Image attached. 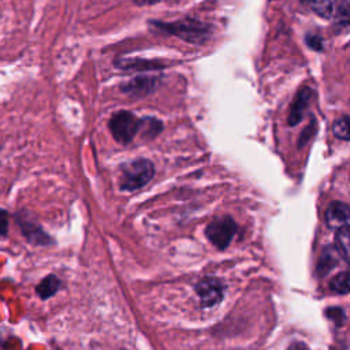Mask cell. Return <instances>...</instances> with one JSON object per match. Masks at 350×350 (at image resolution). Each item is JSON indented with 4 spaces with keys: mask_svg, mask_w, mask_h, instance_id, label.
<instances>
[{
    "mask_svg": "<svg viewBox=\"0 0 350 350\" xmlns=\"http://www.w3.org/2000/svg\"><path fill=\"white\" fill-rule=\"evenodd\" d=\"M160 0H134V3H137L138 5H148V4H153L157 3Z\"/></svg>",
    "mask_w": 350,
    "mask_h": 350,
    "instance_id": "cell-23",
    "label": "cell"
},
{
    "mask_svg": "<svg viewBox=\"0 0 350 350\" xmlns=\"http://www.w3.org/2000/svg\"><path fill=\"white\" fill-rule=\"evenodd\" d=\"M139 130L145 137L154 138L163 130V123L154 118L139 119Z\"/></svg>",
    "mask_w": 350,
    "mask_h": 350,
    "instance_id": "cell-15",
    "label": "cell"
},
{
    "mask_svg": "<svg viewBox=\"0 0 350 350\" xmlns=\"http://www.w3.org/2000/svg\"><path fill=\"white\" fill-rule=\"evenodd\" d=\"M335 250L345 262L349 261V249H350V230L349 226H343L336 230L335 234Z\"/></svg>",
    "mask_w": 350,
    "mask_h": 350,
    "instance_id": "cell-14",
    "label": "cell"
},
{
    "mask_svg": "<svg viewBox=\"0 0 350 350\" xmlns=\"http://www.w3.org/2000/svg\"><path fill=\"white\" fill-rule=\"evenodd\" d=\"M334 25L336 30L340 33L349 29L350 22V5L347 0H335L332 3V14Z\"/></svg>",
    "mask_w": 350,
    "mask_h": 350,
    "instance_id": "cell-10",
    "label": "cell"
},
{
    "mask_svg": "<svg viewBox=\"0 0 350 350\" xmlns=\"http://www.w3.org/2000/svg\"><path fill=\"white\" fill-rule=\"evenodd\" d=\"M8 234V212L0 208V239L5 238Z\"/></svg>",
    "mask_w": 350,
    "mask_h": 350,
    "instance_id": "cell-22",
    "label": "cell"
},
{
    "mask_svg": "<svg viewBox=\"0 0 350 350\" xmlns=\"http://www.w3.org/2000/svg\"><path fill=\"white\" fill-rule=\"evenodd\" d=\"M350 208L346 202L332 201L325 211V223L329 228L338 230L343 226H349Z\"/></svg>",
    "mask_w": 350,
    "mask_h": 350,
    "instance_id": "cell-8",
    "label": "cell"
},
{
    "mask_svg": "<svg viewBox=\"0 0 350 350\" xmlns=\"http://www.w3.org/2000/svg\"><path fill=\"white\" fill-rule=\"evenodd\" d=\"M314 133H316V123H314V120L312 119L310 124L302 131V134H301V137H299V141H298V146H299V148L304 146V145L310 139V137H312Z\"/></svg>",
    "mask_w": 350,
    "mask_h": 350,
    "instance_id": "cell-21",
    "label": "cell"
},
{
    "mask_svg": "<svg viewBox=\"0 0 350 350\" xmlns=\"http://www.w3.org/2000/svg\"><path fill=\"white\" fill-rule=\"evenodd\" d=\"M15 220L29 243L41 245V246H48L53 243V239L44 231V228L40 226V223L29 211L22 209L16 212Z\"/></svg>",
    "mask_w": 350,
    "mask_h": 350,
    "instance_id": "cell-5",
    "label": "cell"
},
{
    "mask_svg": "<svg viewBox=\"0 0 350 350\" xmlns=\"http://www.w3.org/2000/svg\"><path fill=\"white\" fill-rule=\"evenodd\" d=\"M116 64H118L116 67L123 70H142V71L159 70L164 67L163 63H159L154 60H142V59H122Z\"/></svg>",
    "mask_w": 350,
    "mask_h": 350,
    "instance_id": "cell-13",
    "label": "cell"
},
{
    "mask_svg": "<svg viewBox=\"0 0 350 350\" xmlns=\"http://www.w3.org/2000/svg\"><path fill=\"white\" fill-rule=\"evenodd\" d=\"M305 41L309 48H312L314 51H323V38L319 34L309 33V34H306Z\"/></svg>",
    "mask_w": 350,
    "mask_h": 350,
    "instance_id": "cell-20",
    "label": "cell"
},
{
    "mask_svg": "<svg viewBox=\"0 0 350 350\" xmlns=\"http://www.w3.org/2000/svg\"><path fill=\"white\" fill-rule=\"evenodd\" d=\"M332 131L334 134L343 141H349L350 134H349V116L343 115L342 118L336 119L334 126H332Z\"/></svg>",
    "mask_w": 350,
    "mask_h": 350,
    "instance_id": "cell-18",
    "label": "cell"
},
{
    "mask_svg": "<svg viewBox=\"0 0 350 350\" xmlns=\"http://www.w3.org/2000/svg\"><path fill=\"white\" fill-rule=\"evenodd\" d=\"M149 26L157 31L175 36L190 44H204L212 34V27L197 19H180L175 22L149 21Z\"/></svg>",
    "mask_w": 350,
    "mask_h": 350,
    "instance_id": "cell-1",
    "label": "cell"
},
{
    "mask_svg": "<svg viewBox=\"0 0 350 350\" xmlns=\"http://www.w3.org/2000/svg\"><path fill=\"white\" fill-rule=\"evenodd\" d=\"M329 288L336 294H347L349 293V272L343 271L334 276L329 282Z\"/></svg>",
    "mask_w": 350,
    "mask_h": 350,
    "instance_id": "cell-17",
    "label": "cell"
},
{
    "mask_svg": "<svg viewBox=\"0 0 350 350\" xmlns=\"http://www.w3.org/2000/svg\"><path fill=\"white\" fill-rule=\"evenodd\" d=\"M160 79L157 77H149V75H139L135 77L130 81H127L126 83H123L120 86V90L130 96V97H145L150 93H153L156 90V88L159 86Z\"/></svg>",
    "mask_w": 350,
    "mask_h": 350,
    "instance_id": "cell-7",
    "label": "cell"
},
{
    "mask_svg": "<svg viewBox=\"0 0 350 350\" xmlns=\"http://www.w3.org/2000/svg\"><path fill=\"white\" fill-rule=\"evenodd\" d=\"M194 290L200 298L201 306L212 308L223 299L226 287L217 278H204L196 284Z\"/></svg>",
    "mask_w": 350,
    "mask_h": 350,
    "instance_id": "cell-6",
    "label": "cell"
},
{
    "mask_svg": "<svg viewBox=\"0 0 350 350\" xmlns=\"http://www.w3.org/2000/svg\"><path fill=\"white\" fill-rule=\"evenodd\" d=\"M338 252L331 247V246H327L324 247V250L321 252L320 257H319V261H317V265H316V273L320 276V278H324L327 276L338 264Z\"/></svg>",
    "mask_w": 350,
    "mask_h": 350,
    "instance_id": "cell-11",
    "label": "cell"
},
{
    "mask_svg": "<svg viewBox=\"0 0 350 350\" xmlns=\"http://www.w3.org/2000/svg\"><path fill=\"white\" fill-rule=\"evenodd\" d=\"M314 14L321 18H329L332 14V0H302Z\"/></svg>",
    "mask_w": 350,
    "mask_h": 350,
    "instance_id": "cell-16",
    "label": "cell"
},
{
    "mask_svg": "<svg viewBox=\"0 0 350 350\" xmlns=\"http://www.w3.org/2000/svg\"><path fill=\"white\" fill-rule=\"evenodd\" d=\"M108 127L119 144L127 145L139 131V119L129 111H119L111 118Z\"/></svg>",
    "mask_w": 350,
    "mask_h": 350,
    "instance_id": "cell-3",
    "label": "cell"
},
{
    "mask_svg": "<svg viewBox=\"0 0 350 350\" xmlns=\"http://www.w3.org/2000/svg\"><path fill=\"white\" fill-rule=\"evenodd\" d=\"M62 286V280L56 275L45 276L36 287V291L41 299H48L53 297Z\"/></svg>",
    "mask_w": 350,
    "mask_h": 350,
    "instance_id": "cell-12",
    "label": "cell"
},
{
    "mask_svg": "<svg viewBox=\"0 0 350 350\" xmlns=\"http://www.w3.org/2000/svg\"><path fill=\"white\" fill-rule=\"evenodd\" d=\"M325 316L332 320L336 325H343L346 323V313L343 308L339 306H331L328 309H325Z\"/></svg>",
    "mask_w": 350,
    "mask_h": 350,
    "instance_id": "cell-19",
    "label": "cell"
},
{
    "mask_svg": "<svg viewBox=\"0 0 350 350\" xmlns=\"http://www.w3.org/2000/svg\"><path fill=\"white\" fill-rule=\"evenodd\" d=\"M0 343H1V339H0Z\"/></svg>",
    "mask_w": 350,
    "mask_h": 350,
    "instance_id": "cell-24",
    "label": "cell"
},
{
    "mask_svg": "<svg viewBox=\"0 0 350 350\" xmlns=\"http://www.w3.org/2000/svg\"><path fill=\"white\" fill-rule=\"evenodd\" d=\"M154 175V165L148 159H135L120 167L119 186L124 191H135L146 186Z\"/></svg>",
    "mask_w": 350,
    "mask_h": 350,
    "instance_id": "cell-2",
    "label": "cell"
},
{
    "mask_svg": "<svg viewBox=\"0 0 350 350\" xmlns=\"http://www.w3.org/2000/svg\"><path fill=\"white\" fill-rule=\"evenodd\" d=\"M237 230L238 226L231 216H221L206 226L205 234L212 245L220 250H224L231 243Z\"/></svg>",
    "mask_w": 350,
    "mask_h": 350,
    "instance_id": "cell-4",
    "label": "cell"
},
{
    "mask_svg": "<svg viewBox=\"0 0 350 350\" xmlns=\"http://www.w3.org/2000/svg\"><path fill=\"white\" fill-rule=\"evenodd\" d=\"M312 97H313V90L308 86L302 88L297 93V96L293 101V105L290 108V115H288V124L290 126H295L304 119L305 112L308 109V105H309Z\"/></svg>",
    "mask_w": 350,
    "mask_h": 350,
    "instance_id": "cell-9",
    "label": "cell"
}]
</instances>
